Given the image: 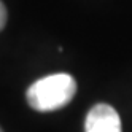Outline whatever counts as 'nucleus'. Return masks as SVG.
<instances>
[{
    "instance_id": "obj_1",
    "label": "nucleus",
    "mask_w": 132,
    "mask_h": 132,
    "mask_svg": "<svg viewBox=\"0 0 132 132\" xmlns=\"http://www.w3.org/2000/svg\"><path fill=\"white\" fill-rule=\"evenodd\" d=\"M77 92V81L69 73H54L37 80L27 89V102L37 111H54L65 107Z\"/></svg>"
},
{
    "instance_id": "obj_2",
    "label": "nucleus",
    "mask_w": 132,
    "mask_h": 132,
    "mask_svg": "<svg viewBox=\"0 0 132 132\" xmlns=\"http://www.w3.org/2000/svg\"><path fill=\"white\" fill-rule=\"evenodd\" d=\"M84 132H122L118 111L107 103L94 105L86 115Z\"/></svg>"
},
{
    "instance_id": "obj_3",
    "label": "nucleus",
    "mask_w": 132,
    "mask_h": 132,
    "mask_svg": "<svg viewBox=\"0 0 132 132\" xmlns=\"http://www.w3.org/2000/svg\"><path fill=\"white\" fill-rule=\"evenodd\" d=\"M5 24H6V8L0 2V30L5 27Z\"/></svg>"
},
{
    "instance_id": "obj_4",
    "label": "nucleus",
    "mask_w": 132,
    "mask_h": 132,
    "mask_svg": "<svg viewBox=\"0 0 132 132\" xmlns=\"http://www.w3.org/2000/svg\"><path fill=\"white\" fill-rule=\"evenodd\" d=\"M0 132H3V130H2V129H0Z\"/></svg>"
}]
</instances>
